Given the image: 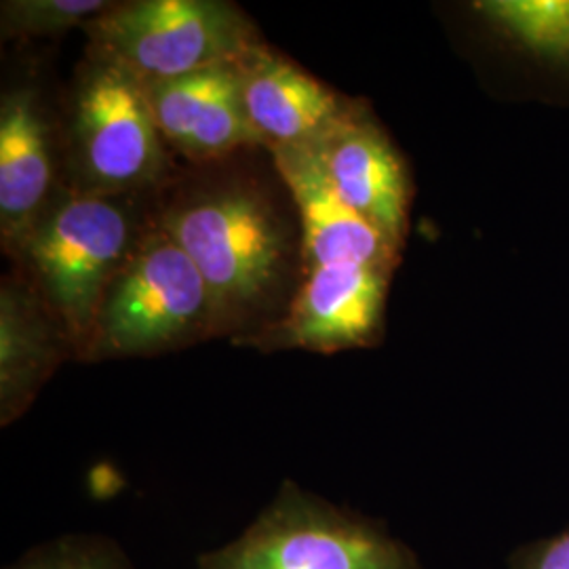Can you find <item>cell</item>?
<instances>
[{
    "instance_id": "2",
    "label": "cell",
    "mask_w": 569,
    "mask_h": 569,
    "mask_svg": "<svg viewBox=\"0 0 569 569\" xmlns=\"http://www.w3.org/2000/svg\"><path fill=\"white\" fill-rule=\"evenodd\" d=\"M197 569H427L382 519L284 479L258 517Z\"/></svg>"
},
{
    "instance_id": "13",
    "label": "cell",
    "mask_w": 569,
    "mask_h": 569,
    "mask_svg": "<svg viewBox=\"0 0 569 569\" xmlns=\"http://www.w3.org/2000/svg\"><path fill=\"white\" fill-rule=\"evenodd\" d=\"M51 312L34 293L4 284L0 291V425L30 409L70 346L51 326Z\"/></svg>"
},
{
    "instance_id": "1",
    "label": "cell",
    "mask_w": 569,
    "mask_h": 569,
    "mask_svg": "<svg viewBox=\"0 0 569 569\" xmlns=\"http://www.w3.org/2000/svg\"><path fill=\"white\" fill-rule=\"evenodd\" d=\"M161 230L182 247L209 289L216 333L256 317L284 281L289 232L272 204L244 186H220L167 209Z\"/></svg>"
},
{
    "instance_id": "14",
    "label": "cell",
    "mask_w": 569,
    "mask_h": 569,
    "mask_svg": "<svg viewBox=\"0 0 569 569\" xmlns=\"http://www.w3.org/2000/svg\"><path fill=\"white\" fill-rule=\"evenodd\" d=\"M470 11L517 60L569 81V0H483Z\"/></svg>"
},
{
    "instance_id": "3",
    "label": "cell",
    "mask_w": 569,
    "mask_h": 569,
    "mask_svg": "<svg viewBox=\"0 0 569 569\" xmlns=\"http://www.w3.org/2000/svg\"><path fill=\"white\" fill-rule=\"evenodd\" d=\"M138 241L127 204L82 192L49 204L16 251L79 357L106 287Z\"/></svg>"
},
{
    "instance_id": "12",
    "label": "cell",
    "mask_w": 569,
    "mask_h": 569,
    "mask_svg": "<svg viewBox=\"0 0 569 569\" xmlns=\"http://www.w3.org/2000/svg\"><path fill=\"white\" fill-rule=\"evenodd\" d=\"M53 159L49 127L30 91L2 98L0 108V232L16 253L49 207Z\"/></svg>"
},
{
    "instance_id": "8",
    "label": "cell",
    "mask_w": 569,
    "mask_h": 569,
    "mask_svg": "<svg viewBox=\"0 0 569 569\" xmlns=\"http://www.w3.org/2000/svg\"><path fill=\"white\" fill-rule=\"evenodd\" d=\"M392 272L366 264L310 268L283 321L268 331L266 346L331 355L376 345Z\"/></svg>"
},
{
    "instance_id": "6",
    "label": "cell",
    "mask_w": 569,
    "mask_h": 569,
    "mask_svg": "<svg viewBox=\"0 0 569 569\" xmlns=\"http://www.w3.org/2000/svg\"><path fill=\"white\" fill-rule=\"evenodd\" d=\"M72 131L82 182L93 194L114 197L163 173L164 142L146 89L112 63L93 60L84 74Z\"/></svg>"
},
{
    "instance_id": "5",
    "label": "cell",
    "mask_w": 569,
    "mask_h": 569,
    "mask_svg": "<svg viewBox=\"0 0 569 569\" xmlns=\"http://www.w3.org/2000/svg\"><path fill=\"white\" fill-rule=\"evenodd\" d=\"M93 60L146 84L237 63L260 44L243 13L218 0L121 2L84 26Z\"/></svg>"
},
{
    "instance_id": "4",
    "label": "cell",
    "mask_w": 569,
    "mask_h": 569,
    "mask_svg": "<svg viewBox=\"0 0 569 569\" xmlns=\"http://www.w3.org/2000/svg\"><path fill=\"white\" fill-rule=\"evenodd\" d=\"M216 333L199 268L161 228L133 247L103 291L82 361L150 357Z\"/></svg>"
},
{
    "instance_id": "10",
    "label": "cell",
    "mask_w": 569,
    "mask_h": 569,
    "mask_svg": "<svg viewBox=\"0 0 569 569\" xmlns=\"http://www.w3.org/2000/svg\"><path fill=\"white\" fill-rule=\"evenodd\" d=\"M143 89L163 142L186 157L213 159L244 146H266L244 112L234 63Z\"/></svg>"
},
{
    "instance_id": "16",
    "label": "cell",
    "mask_w": 569,
    "mask_h": 569,
    "mask_svg": "<svg viewBox=\"0 0 569 569\" xmlns=\"http://www.w3.org/2000/svg\"><path fill=\"white\" fill-rule=\"evenodd\" d=\"M106 0H9L2 2V34L11 39L53 37L87 26L110 11Z\"/></svg>"
},
{
    "instance_id": "7",
    "label": "cell",
    "mask_w": 569,
    "mask_h": 569,
    "mask_svg": "<svg viewBox=\"0 0 569 569\" xmlns=\"http://www.w3.org/2000/svg\"><path fill=\"white\" fill-rule=\"evenodd\" d=\"M305 148L317 154L346 203L401 251L413 183L403 154L366 103L357 102L327 136Z\"/></svg>"
},
{
    "instance_id": "15",
    "label": "cell",
    "mask_w": 569,
    "mask_h": 569,
    "mask_svg": "<svg viewBox=\"0 0 569 569\" xmlns=\"http://www.w3.org/2000/svg\"><path fill=\"white\" fill-rule=\"evenodd\" d=\"M4 569H136L121 545L103 533H63L26 550Z\"/></svg>"
},
{
    "instance_id": "17",
    "label": "cell",
    "mask_w": 569,
    "mask_h": 569,
    "mask_svg": "<svg viewBox=\"0 0 569 569\" xmlns=\"http://www.w3.org/2000/svg\"><path fill=\"white\" fill-rule=\"evenodd\" d=\"M507 569H569V528L517 547Z\"/></svg>"
},
{
    "instance_id": "9",
    "label": "cell",
    "mask_w": 569,
    "mask_h": 569,
    "mask_svg": "<svg viewBox=\"0 0 569 569\" xmlns=\"http://www.w3.org/2000/svg\"><path fill=\"white\" fill-rule=\"evenodd\" d=\"M300 213L306 268L366 264L395 270L401 251L338 194L310 148H272Z\"/></svg>"
},
{
    "instance_id": "11",
    "label": "cell",
    "mask_w": 569,
    "mask_h": 569,
    "mask_svg": "<svg viewBox=\"0 0 569 569\" xmlns=\"http://www.w3.org/2000/svg\"><path fill=\"white\" fill-rule=\"evenodd\" d=\"M234 68L244 112L270 150L319 142L357 106L262 44L251 47Z\"/></svg>"
}]
</instances>
